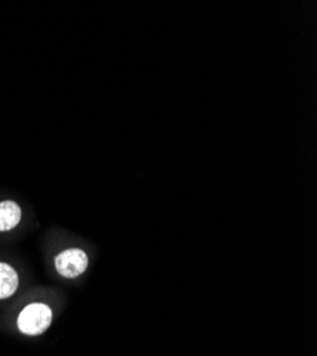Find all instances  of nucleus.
<instances>
[{"mask_svg":"<svg viewBox=\"0 0 317 356\" xmlns=\"http://www.w3.org/2000/svg\"><path fill=\"white\" fill-rule=\"evenodd\" d=\"M22 220V209L17 202L6 200L0 202V232H6L19 225Z\"/></svg>","mask_w":317,"mask_h":356,"instance_id":"nucleus-3","label":"nucleus"},{"mask_svg":"<svg viewBox=\"0 0 317 356\" xmlns=\"http://www.w3.org/2000/svg\"><path fill=\"white\" fill-rule=\"evenodd\" d=\"M55 270L62 277L73 280L83 275L89 266V257L83 250L70 248L59 255L54 259Z\"/></svg>","mask_w":317,"mask_h":356,"instance_id":"nucleus-2","label":"nucleus"},{"mask_svg":"<svg viewBox=\"0 0 317 356\" xmlns=\"http://www.w3.org/2000/svg\"><path fill=\"white\" fill-rule=\"evenodd\" d=\"M53 314L46 304L35 302L27 305L17 318V328L22 334L28 337L42 335L49 330Z\"/></svg>","mask_w":317,"mask_h":356,"instance_id":"nucleus-1","label":"nucleus"},{"mask_svg":"<svg viewBox=\"0 0 317 356\" xmlns=\"http://www.w3.org/2000/svg\"><path fill=\"white\" fill-rule=\"evenodd\" d=\"M19 286V275L13 266L0 262V300L12 296Z\"/></svg>","mask_w":317,"mask_h":356,"instance_id":"nucleus-4","label":"nucleus"}]
</instances>
